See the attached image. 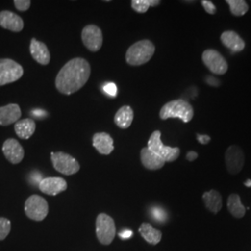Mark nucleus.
Instances as JSON below:
<instances>
[{"label":"nucleus","instance_id":"obj_1","mask_svg":"<svg viewBox=\"0 0 251 251\" xmlns=\"http://www.w3.org/2000/svg\"><path fill=\"white\" fill-rule=\"evenodd\" d=\"M90 63L83 58H74L63 65L58 73L55 86L65 95H71L78 91L88 82L90 76Z\"/></svg>","mask_w":251,"mask_h":251},{"label":"nucleus","instance_id":"obj_2","mask_svg":"<svg viewBox=\"0 0 251 251\" xmlns=\"http://www.w3.org/2000/svg\"><path fill=\"white\" fill-rule=\"evenodd\" d=\"M159 117L162 120L179 118L182 122L188 123L194 117V108L187 100H173L162 106Z\"/></svg>","mask_w":251,"mask_h":251},{"label":"nucleus","instance_id":"obj_3","mask_svg":"<svg viewBox=\"0 0 251 251\" xmlns=\"http://www.w3.org/2000/svg\"><path fill=\"white\" fill-rule=\"evenodd\" d=\"M155 51V47L148 39L140 40L130 46L126 53V61L129 65L140 66L148 63Z\"/></svg>","mask_w":251,"mask_h":251},{"label":"nucleus","instance_id":"obj_4","mask_svg":"<svg viewBox=\"0 0 251 251\" xmlns=\"http://www.w3.org/2000/svg\"><path fill=\"white\" fill-rule=\"evenodd\" d=\"M147 147L159 155L165 162L175 161L179 156L180 150L178 147H171L163 144L160 130H155L149 138Z\"/></svg>","mask_w":251,"mask_h":251},{"label":"nucleus","instance_id":"obj_5","mask_svg":"<svg viewBox=\"0 0 251 251\" xmlns=\"http://www.w3.org/2000/svg\"><path fill=\"white\" fill-rule=\"evenodd\" d=\"M96 234L100 244L108 246L116 236V225L112 217L100 213L96 220Z\"/></svg>","mask_w":251,"mask_h":251},{"label":"nucleus","instance_id":"obj_6","mask_svg":"<svg viewBox=\"0 0 251 251\" xmlns=\"http://www.w3.org/2000/svg\"><path fill=\"white\" fill-rule=\"evenodd\" d=\"M51 162L54 169L63 175L70 176L80 170V165L77 160L66 152H51Z\"/></svg>","mask_w":251,"mask_h":251},{"label":"nucleus","instance_id":"obj_7","mask_svg":"<svg viewBox=\"0 0 251 251\" xmlns=\"http://www.w3.org/2000/svg\"><path fill=\"white\" fill-rule=\"evenodd\" d=\"M25 211L29 219L36 222H41L49 213V205L46 199L34 195L27 198L25 204Z\"/></svg>","mask_w":251,"mask_h":251},{"label":"nucleus","instance_id":"obj_8","mask_svg":"<svg viewBox=\"0 0 251 251\" xmlns=\"http://www.w3.org/2000/svg\"><path fill=\"white\" fill-rule=\"evenodd\" d=\"M23 75L22 65L11 59H0V86L19 80Z\"/></svg>","mask_w":251,"mask_h":251},{"label":"nucleus","instance_id":"obj_9","mask_svg":"<svg viewBox=\"0 0 251 251\" xmlns=\"http://www.w3.org/2000/svg\"><path fill=\"white\" fill-rule=\"evenodd\" d=\"M203 63L214 75H222L228 70V63L225 57L215 50H206L202 54Z\"/></svg>","mask_w":251,"mask_h":251},{"label":"nucleus","instance_id":"obj_10","mask_svg":"<svg viewBox=\"0 0 251 251\" xmlns=\"http://www.w3.org/2000/svg\"><path fill=\"white\" fill-rule=\"evenodd\" d=\"M82 41L84 46L92 52H96L100 50L102 46V33L100 27L95 25H89L82 30Z\"/></svg>","mask_w":251,"mask_h":251},{"label":"nucleus","instance_id":"obj_11","mask_svg":"<svg viewBox=\"0 0 251 251\" xmlns=\"http://www.w3.org/2000/svg\"><path fill=\"white\" fill-rule=\"evenodd\" d=\"M225 164L227 171L232 175H236L242 171L245 164V155L239 146L231 145L227 148L225 152Z\"/></svg>","mask_w":251,"mask_h":251},{"label":"nucleus","instance_id":"obj_12","mask_svg":"<svg viewBox=\"0 0 251 251\" xmlns=\"http://www.w3.org/2000/svg\"><path fill=\"white\" fill-rule=\"evenodd\" d=\"M39 189L48 196H57L67 189L65 179L59 177H49L39 181Z\"/></svg>","mask_w":251,"mask_h":251},{"label":"nucleus","instance_id":"obj_13","mask_svg":"<svg viewBox=\"0 0 251 251\" xmlns=\"http://www.w3.org/2000/svg\"><path fill=\"white\" fill-rule=\"evenodd\" d=\"M5 157L11 164H19L25 157V150L23 146L15 139H8L2 147Z\"/></svg>","mask_w":251,"mask_h":251},{"label":"nucleus","instance_id":"obj_14","mask_svg":"<svg viewBox=\"0 0 251 251\" xmlns=\"http://www.w3.org/2000/svg\"><path fill=\"white\" fill-rule=\"evenodd\" d=\"M0 26L12 32H21L24 29L25 24L23 19L16 13L3 10L0 12Z\"/></svg>","mask_w":251,"mask_h":251},{"label":"nucleus","instance_id":"obj_15","mask_svg":"<svg viewBox=\"0 0 251 251\" xmlns=\"http://www.w3.org/2000/svg\"><path fill=\"white\" fill-rule=\"evenodd\" d=\"M30 52L33 59L42 65H47L50 62V53L45 43L33 38L30 43Z\"/></svg>","mask_w":251,"mask_h":251},{"label":"nucleus","instance_id":"obj_16","mask_svg":"<svg viewBox=\"0 0 251 251\" xmlns=\"http://www.w3.org/2000/svg\"><path fill=\"white\" fill-rule=\"evenodd\" d=\"M93 147L100 153L108 155L114 151V140L106 132H98L93 135L92 138Z\"/></svg>","mask_w":251,"mask_h":251},{"label":"nucleus","instance_id":"obj_17","mask_svg":"<svg viewBox=\"0 0 251 251\" xmlns=\"http://www.w3.org/2000/svg\"><path fill=\"white\" fill-rule=\"evenodd\" d=\"M22 116L18 104L10 103L0 107V126H9L17 123Z\"/></svg>","mask_w":251,"mask_h":251},{"label":"nucleus","instance_id":"obj_18","mask_svg":"<svg viewBox=\"0 0 251 251\" xmlns=\"http://www.w3.org/2000/svg\"><path fill=\"white\" fill-rule=\"evenodd\" d=\"M221 41L224 45L229 49L233 53H237L244 50L246 44L236 32L225 31L221 36Z\"/></svg>","mask_w":251,"mask_h":251},{"label":"nucleus","instance_id":"obj_19","mask_svg":"<svg viewBox=\"0 0 251 251\" xmlns=\"http://www.w3.org/2000/svg\"><path fill=\"white\" fill-rule=\"evenodd\" d=\"M141 161L143 163L144 168L150 171L160 170L166 163L159 155L152 152L148 147H144L142 149Z\"/></svg>","mask_w":251,"mask_h":251},{"label":"nucleus","instance_id":"obj_20","mask_svg":"<svg viewBox=\"0 0 251 251\" xmlns=\"http://www.w3.org/2000/svg\"><path fill=\"white\" fill-rule=\"evenodd\" d=\"M14 129H15V133L20 139L28 140L36 131V123L31 118H25L15 123Z\"/></svg>","mask_w":251,"mask_h":251},{"label":"nucleus","instance_id":"obj_21","mask_svg":"<svg viewBox=\"0 0 251 251\" xmlns=\"http://www.w3.org/2000/svg\"><path fill=\"white\" fill-rule=\"evenodd\" d=\"M134 118V112L130 106H122L119 108L115 116V123L120 128H127L132 124Z\"/></svg>","mask_w":251,"mask_h":251},{"label":"nucleus","instance_id":"obj_22","mask_svg":"<svg viewBox=\"0 0 251 251\" xmlns=\"http://www.w3.org/2000/svg\"><path fill=\"white\" fill-rule=\"evenodd\" d=\"M203 200L206 208H208L211 212L218 213L223 207V199L221 194L216 190H210L204 193Z\"/></svg>","mask_w":251,"mask_h":251},{"label":"nucleus","instance_id":"obj_23","mask_svg":"<svg viewBox=\"0 0 251 251\" xmlns=\"http://www.w3.org/2000/svg\"><path fill=\"white\" fill-rule=\"evenodd\" d=\"M139 232L144 240L151 245H156L160 242L162 239L161 232L154 229L152 225L147 223H144L140 226Z\"/></svg>","mask_w":251,"mask_h":251},{"label":"nucleus","instance_id":"obj_24","mask_svg":"<svg viewBox=\"0 0 251 251\" xmlns=\"http://www.w3.org/2000/svg\"><path fill=\"white\" fill-rule=\"evenodd\" d=\"M227 207L231 214L237 219L243 218L246 214V208L241 203L240 197L236 194H233L228 198Z\"/></svg>","mask_w":251,"mask_h":251},{"label":"nucleus","instance_id":"obj_25","mask_svg":"<svg viewBox=\"0 0 251 251\" xmlns=\"http://www.w3.org/2000/svg\"><path fill=\"white\" fill-rule=\"evenodd\" d=\"M226 3L229 5L231 13L233 16H244L249 11V5L244 0H227Z\"/></svg>","mask_w":251,"mask_h":251},{"label":"nucleus","instance_id":"obj_26","mask_svg":"<svg viewBox=\"0 0 251 251\" xmlns=\"http://www.w3.org/2000/svg\"><path fill=\"white\" fill-rule=\"evenodd\" d=\"M159 4V0H132L131 8L138 13H145L150 7H156Z\"/></svg>","mask_w":251,"mask_h":251},{"label":"nucleus","instance_id":"obj_27","mask_svg":"<svg viewBox=\"0 0 251 251\" xmlns=\"http://www.w3.org/2000/svg\"><path fill=\"white\" fill-rule=\"evenodd\" d=\"M11 230L10 221L6 218H0V241L7 238Z\"/></svg>","mask_w":251,"mask_h":251},{"label":"nucleus","instance_id":"obj_28","mask_svg":"<svg viewBox=\"0 0 251 251\" xmlns=\"http://www.w3.org/2000/svg\"><path fill=\"white\" fill-rule=\"evenodd\" d=\"M14 6L19 11H26L31 7L30 0H14Z\"/></svg>","mask_w":251,"mask_h":251},{"label":"nucleus","instance_id":"obj_29","mask_svg":"<svg viewBox=\"0 0 251 251\" xmlns=\"http://www.w3.org/2000/svg\"><path fill=\"white\" fill-rule=\"evenodd\" d=\"M201 4H202L203 8L205 9V10H206V12H207L208 14H211V15L215 14V5H214L211 1H208V0H202V1H201Z\"/></svg>","mask_w":251,"mask_h":251},{"label":"nucleus","instance_id":"obj_30","mask_svg":"<svg viewBox=\"0 0 251 251\" xmlns=\"http://www.w3.org/2000/svg\"><path fill=\"white\" fill-rule=\"evenodd\" d=\"M103 90L105 91V93H107L108 95H111V96H113V97H116V96H117V86H116L114 83L106 84V85L103 87Z\"/></svg>","mask_w":251,"mask_h":251},{"label":"nucleus","instance_id":"obj_31","mask_svg":"<svg viewBox=\"0 0 251 251\" xmlns=\"http://www.w3.org/2000/svg\"><path fill=\"white\" fill-rule=\"evenodd\" d=\"M197 140H198L199 144H203V145H206L208 144L211 140V138L208 136V135H202V134H197Z\"/></svg>","mask_w":251,"mask_h":251},{"label":"nucleus","instance_id":"obj_32","mask_svg":"<svg viewBox=\"0 0 251 251\" xmlns=\"http://www.w3.org/2000/svg\"><path fill=\"white\" fill-rule=\"evenodd\" d=\"M198 157V153L197 152H194V151H191V152H187L186 154V159L188 161L192 162L195 161Z\"/></svg>","mask_w":251,"mask_h":251},{"label":"nucleus","instance_id":"obj_33","mask_svg":"<svg viewBox=\"0 0 251 251\" xmlns=\"http://www.w3.org/2000/svg\"><path fill=\"white\" fill-rule=\"evenodd\" d=\"M206 82H208V84H209L211 87H218L219 84H220V81L214 79L212 76H207Z\"/></svg>","mask_w":251,"mask_h":251},{"label":"nucleus","instance_id":"obj_34","mask_svg":"<svg viewBox=\"0 0 251 251\" xmlns=\"http://www.w3.org/2000/svg\"><path fill=\"white\" fill-rule=\"evenodd\" d=\"M132 234H133V233H132L131 231H129V230H126V231H124L123 233H119V237H120V238H122V239H127V238L131 237V236H132Z\"/></svg>","mask_w":251,"mask_h":251},{"label":"nucleus","instance_id":"obj_35","mask_svg":"<svg viewBox=\"0 0 251 251\" xmlns=\"http://www.w3.org/2000/svg\"><path fill=\"white\" fill-rule=\"evenodd\" d=\"M244 184L247 186V187H251V179H247Z\"/></svg>","mask_w":251,"mask_h":251}]
</instances>
